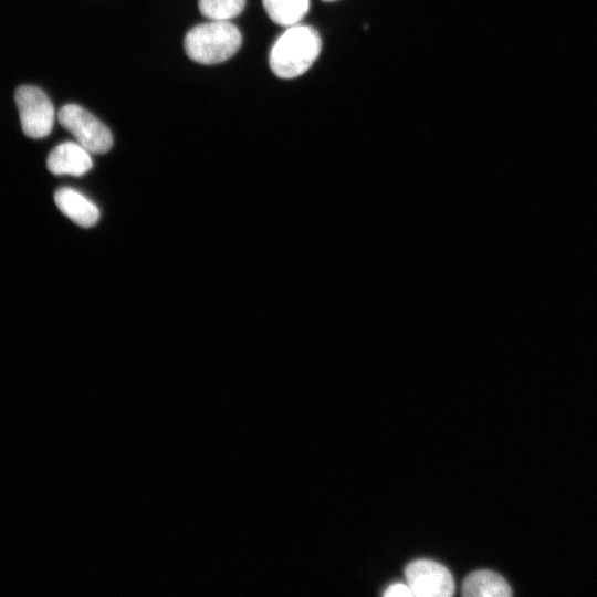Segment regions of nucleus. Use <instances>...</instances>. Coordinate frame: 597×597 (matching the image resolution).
<instances>
[{
    "label": "nucleus",
    "instance_id": "1",
    "mask_svg": "<svg viewBox=\"0 0 597 597\" xmlns=\"http://www.w3.org/2000/svg\"><path fill=\"white\" fill-rule=\"evenodd\" d=\"M322 40L308 25L289 27L274 42L269 64L280 78H294L305 73L318 56Z\"/></svg>",
    "mask_w": 597,
    "mask_h": 597
},
{
    "label": "nucleus",
    "instance_id": "2",
    "mask_svg": "<svg viewBox=\"0 0 597 597\" xmlns=\"http://www.w3.org/2000/svg\"><path fill=\"white\" fill-rule=\"evenodd\" d=\"M241 42V33L234 24L223 20H210L187 32L184 48L190 60L211 65L231 57Z\"/></svg>",
    "mask_w": 597,
    "mask_h": 597
},
{
    "label": "nucleus",
    "instance_id": "3",
    "mask_svg": "<svg viewBox=\"0 0 597 597\" xmlns=\"http://www.w3.org/2000/svg\"><path fill=\"white\" fill-rule=\"evenodd\" d=\"M57 119L91 154H104L112 148L113 137L109 129L82 106L64 105L59 111Z\"/></svg>",
    "mask_w": 597,
    "mask_h": 597
},
{
    "label": "nucleus",
    "instance_id": "4",
    "mask_svg": "<svg viewBox=\"0 0 597 597\" xmlns=\"http://www.w3.org/2000/svg\"><path fill=\"white\" fill-rule=\"evenodd\" d=\"M15 104L23 133L31 138H43L52 130L55 113L48 95L33 85L17 88Z\"/></svg>",
    "mask_w": 597,
    "mask_h": 597
},
{
    "label": "nucleus",
    "instance_id": "5",
    "mask_svg": "<svg viewBox=\"0 0 597 597\" xmlns=\"http://www.w3.org/2000/svg\"><path fill=\"white\" fill-rule=\"evenodd\" d=\"M405 576L415 597H449L454 591L450 572L430 559L410 562L405 568Z\"/></svg>",
    "mask_w": 597,
    "mask_h": 597
},
{
    "label": "nucleus",
    "instance_id": "6",
    "mask_svg": "<svg viewBox=\"0 0 597 597\" xmlns=\"http://www.w3.org/2000/svg\"><path fill=\"white\" fill-rule=\"evenodd\" d=\"M46 166L54 175L82 176L92 168L93 161L91 153L77 142H65L51 150Z\"/></svg>",
    "mask_w": 597,
    "mask_h": 597
},
{
    "label": "nucleus",
    "instance_id": "7",
    "mask_svg": "<svg viewBox=\"0 0 597 597\" xmlns=\"http://www.w3.org/2000/svg\"><path fill=\"white\" fill-rule=\"evenodd\" d=\"M54 201L63 214L81 227L94 226L100 219V210L84 195L72 188H61Z\"/></svg>",
    "mask_w": 597,
    "mask_h": 597
},
{
    "label": "nucleus",
    "instance_id": "8",
    "mask_svg": "<svg viewBox=\"0 0 597 597\" xmlns=\"http://www.w3.org/2000/svg\"><path fill=\"white\" fill-rule=\"evenodd\" d=\"M461 594L467 597H507L512 590L499 574L482 569L469 574L461 586Z\"/></svg>",
    "mask_w": 597,
    "mask_h": 597
},
{
    "label": "nucleus",
    "instance_id": "9",
    "mask_svg": "<svg viewBox=\"0 0 597 597\" xmlns=\"http://www.w3.org/2000/svg\"><path fill=\"white\" fill-rule=\"evenodd\" d=\"M269 18L282 27L297 24L308 11V0H262Z\"/></svg>",
    "mask_w": 597,
    "mask_h": 597
},
{
    "label": "nucleus",
    "instance_id": "10",
    "mask_svg": "<svg viewBox=\"0 0 597 597\" xmlns=\"http://www.w3.org/2000/svg\"><path fill=\"white\" fill-rule=\"evenodd\" d=\"M245 0H198L199 11L209 20L229 21L239 15Z\"/></svg>",
    "mask_w": 597,
    "mask_h": 597
},
{
    "label": "nucleus",
    "instance_id": "11",
    "mask_svg": "<svg viewBox=\"0 0 597 597\" xmlns=\"http://www.w3.org/2000/svg\"><path fill=\"white\" fill-rule=\"evenodd\" d=\"M384 596H413L411 593V589L409 588L408 584L402 583H395L387 587V589L384 591Z\"/></svg>",
    "mask_w": 597,
    "mask_h": 597
},
{
    "label": "nucleus",
    "instance_id": "12",
    "mask_svg": "<svg viewBox=\"0 0 597 597\" xmlns=\"http://www.w3.org/2000/svg\"><path fill=\"white\" fill-rule=\"evenodd\" d=\"M322 1H325V2H332V1H336V0H322Z\"/></svg>",
    "mask_w": 597,
    "mask_h": 597
}]
</instances>
